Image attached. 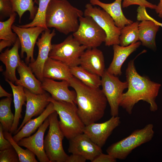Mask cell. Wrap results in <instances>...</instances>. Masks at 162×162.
<instances>
[{"mask_svg": "<svg viewBox=\"0 0 162 162\" xmlns=\"http://www.w3.org/2000/svg\"><path fill=\"white\" fill-rule=\"evenodd\" d=\"M51 0H39V6L37 13L32 21L24 25H18L22 28H28L34 26H40L46 29L47 27L46 22V14L48 6Z\"/></svg>", "mask_w": 162, "mask_h": 162, "instance_id": "cell-32", "label": "cell"}, {"mask_svg": "<svg viewBox=\"0 0 162 162\" xmlns=\"http://www.w3.org/2000/svg\"><path fill=\"white\" fill-rule=\"evenodd\" d=\"M69 82L65 80L58 82L51 79L44 78L42 82V88L50 94L54 99L76 104V92L75 90H69Z\"/></svg>", "mask_w": 162, "mask_h": 162, "instance_id": "cell-17", "label": "cell"}, {"mask_svg": "<svg viewBox=\"0 0 162 162\" xmlns=\"http://www.w3.org/2000/svg\"><path fill=\"white\" fill-rule=\"evenodd\" d=\"M85 7L84 16L92 17L105 32L106 37L105 45L110 46L119 44L121 28L116 26L112 17L103 9L93 6L90 3L86 4Z\"/></svg>", "mask_w": 162, "mask_h": 162, "instance_id": "cell-9", "label": "cell"}, {"mask_svg": "<svg viewBox=\"0 0 162 162\" xmlns=\"http://www.w3.org/2000/svg\"><path fill=\"white\" fill-rule=\"evenodd\" d=\"M138 21L127 25L121 28L119 38V44L126 46L139 40Z\"/></svg>", "mask_w": 162, "mask_h": 162, "instance_id": "cell-29", "label": "cell"}, {"mask_svg": "<svg viewBox=\"0 0 162 162\" xmlns=\"http://www.w3.org/2000/svg\"><path fill=\"white\" fill-rule=\"evenodd\" d=\"M79 22L78 28L72 35L81 45L87 49L96 48L105 42V32L92 17L82 16Z\"/></svg>", "mask_w": 162, "mask_h": 162, "instance_id": "cell-7", "label": "cell"}, {"mask_svg": "<svg viewBox=\"0 0 162 162\" xmlns=\"http://www.w3.org/2000/svg\"><path fill=\"white\" fill-rule=\"evenodd\" d=\"M132 5H137L139 6L155 9L157 5L152 4L146 0H122V6L123 8H127Z\"/></svg>", "mask_w": 162, "mask_h": 162, "instance_id": "cell-36", "label": "cell"}, {"mask_svg": "<svg viewBox=\"0 0 162 162\" xmlns=\"http://www.w3.org/2000/svg\"><path fill=\"white\" fill-rule=\"evenodd\" d=\"M122 1L115 0L112 3H106L99 0H89L92 5L98 6L106 11L113 20L116 26L121 28L133 22L124 14L122 10Z\"/></svg>", "mask_w": 162, "mask_h": 162, "instance_id": "cell-23", "label": "cell"}, {"mask_svg": "<svg viewBox=\"0 0 162 162\" xmlns=\"http://www.w3.org/2000/svg\"><path fill=\"white\" fill-rule=\"evenodd\" d=\"M17 70L20 78L15 83L16 85H21L35 94L45 92L42 87V82L34 75L31 68L23 61L21 60Z\"/></svg>", "mask_w": 162, "mask_h": 162, "instance_id": "cell-21", "label": "cell"}, {"mask_svg": "<svg viewBox=\"0 0 162 162\" xmlns=\"http://www.w3.org/2000/svg\"><path fill=\"white\" fill-rule=\"evenodd\" d=\"M12 29L17 34L20 44V56L24 57L26 53V57L25 61L26 64L34 62V51L35 44L40 34L46 29L40 26L22 28L15 25H12Z\"/></svg>", "mask_w": 162, "mask_h": 162, "instance_id": "cell-11", "label": "cell"}, {"mask_svg": "<svg viewBox=\"0 0 162 162\" xmlns=\"http://www.w3.org/2000/svg\"><path fill=\"white\" fill-rule=\"evenodd\" d=\"M86 160L80 155L72 154L69 156L66 162H85Z\"/></svg>", "mask_w": 162, "mask_h": 162, "instance_id": "cell-39", "label": "cell"}, {"mask_svg": "<svg viewBox=\"0 0 162 162\" xmlns=\"http://www.w3.org/2000/svg\"><path fill=\"white\" fill-rule=\"evenodd\" d=\"M17 14L14 12L7 20L0 21V39L9 41L13 44L18 38L16 33L13 32L12 30V27L15 21Z\"/></svg>", "mask_w": 162, "mask_h": 162, "instance_id": "cell-33", "label": "cell"}, {"mask_svg": "<svg viewBox=\"0 0 162 162\" xmlns=\"http://www.w3.org/2000/svg\"><path fill=\"white\" fill-rule=\"evenodd\" d=\"M0 162H20L18 155L13 147L7 149L0 150Z\"/></svg>", "mask_w": 162, "mask_h": 162, "instance_id": "cell-34", "label": "cell"}, {"mask_svg": "<svg viewBox=\"0 0 162 162\" xmlns=\"http://www.w3.org/2000/svg\"><path fill=\"white\" fill-rule=\"evenodd\" d=\"M43 76L44 78L68 82L74 76L69 66L60 61L50 57L44 64Z\"/></svg>", "mask_w": 162, "mask_h": 162, "instance_id": "cell-22", "label": "cell"}, {"mask_svg": "<svg viewBox=\"0 0 162 162\" xmlns=\"http://www.w3.org/2000/svg\"><path fill=\"white\" fill-rule=\"evenodd\" d=\"M101 86L110 106L111 116H118L120 100L124 90L128 88V82L121 81L106 70L101 77Z\"/></svg>", "mask_w": 162, "mask_h": 162, "instance_id": "cell-10", "label": "cell"}, {"mask_svg": "<svg viewBox=\"0 0 162 162\" xmlns=\"http://www.w3.org/2000/svg\"><path fill=\"white\" fill-rule=\"evenodd\" d=\"M80 65L100 77L106 70L103 53L97 48L87 49L80 57Z\"/></svg>", "mask_w": 162, "mask_h": 162, "instance_id": "cell-18", "label": "cell"}, {"mask_svg": "<svg viewBox=\"0 0 162 162\" xmlns=\"http://www.w3.org/2000/svg\"><path fill=\"white\" fill-rule=\"evenodd\" d=\"M69 82L76 92L78 113L85 126L101 119L108 102L102 89L88 86L74 76Z\"/></svg>", "mask_w": 162, "mask_h": 162, "instance_id": "cell-2", "label": "cell"}, {"mask_svg": "<svg viewBox=\"0 0 162 162\" xmlns=\"http://www.w3.org/2000/svg\"><path fill=\"white\" fill-rule=\"evenodd\" d=\"M4 137L11 143L16 152L20 162H38L35 154L28 148L23 149L13 139L12 133L10 132L4 131Z\"/></svg>", "mask_w": 162, "mask_h": 162, "instance_id": "cell-31", "label": "cell"}, {"mask_svg": "<svg viewBox=\"0 0 162 162\" xmlns=\"http://www.w3.org/2000/svg\"><path fill=\"white\" fill-rule=\"evenodd\" d=\"M116 161V159L110 154L102 153L97 156L92 162H115Z\"/></svg>", "mask_w": 162, "mask_h": 162, "instance_id": "cell-38", "label": "cell"}, {"mask_svg": "<svg viewBox=\"0 0 162 162\" xmlns=\"http://www.w3.org/2000/svg\"><path fill=\"white\" fill-rule=\"evenodd\" d=\"M70 68L73 76L86 85L95 88H100L101 86V78L99 76L92 73L81 66Z\"/></svg>", "mask_w": 162, "mask_h": 162, "instance_id": "cell-27", "label": "cell"}, {"mask_svg": "<svg viewBox=\"0 0 162 162\" xmlns=\"http://www.w3.org/2000/svg\"><path fill=\"white\" fill-rule=\"evenodd\" d=\"M160 27L150 20L142 21L139 23V40L142 46L153 50L156 49V36Z\"/></svg>", "mask_w": 162, "mask_h": 162, "instance_id": "cell-25", "label": "cell"}, {"mask_svg": "<svg viewBox=\"0 0 162 162\" xmlns=\"http://www.w3.org/2000/svg\"><path fill=\"white\" fill-rule=\"evenodd\" d=\"M134 60H131L128 63L125 72L128 89L123 93L119 106L130 115L135 104L142 100L149 104L151 111L155 112L158 108L155 100L161 85L151 81L148 76L140 75L136 69Z\"/></svg>", "mask_w": 162, "mask_h": 162, "instance_id": "cell-1", "label": "cell"}, {"mask_svg": "<svg viewBox=\"0 0 162 162\" xmlns=\"http://www.w3.org/2000/svg\"><path fill=\"white\" fill-rule=\"evenodd\" d=\"M84 12L72 5L67 0H51L47 9L46 22L47 28H54L67 35L78 29L79 18Z\"/></svg>", "mask_w": 162, "mask_h": 162, "instance_id": "cell-3", "label": "cell"}, {"mask_svg": "<svg viewBox=\"0 0 162 162\" xmlns=\"http://www.w3.org/2000/svg\"><path fill=\"white\" fill-rule=\"evenodd\" d=\"M121 123L120 118L112 116L107 121L101 123L94 122L86 125L83 133L99 147L102 148L113 130Z\"/></svg>", "mask_w": 162, "mask_h": 162, "instance_id": "cell-13", "label": "cell"}, {"mask_svg": "<svg viewBox=\"0 0 162 162\" xmlns=\"http://www.w3.org/2000/svg\"><path fill=\"white\" fill-rule=\"evenodd\" d=\"M48 100L53 104L59 116V125L65 137L69 140L83 133L85 125L78 114L75 104L57 100L51 96Z\"/></svg>", "mask_w": 162, "mask_h": 162, "instance_id": "cell-4", "label": "cell"}, {"mask_svg": "<svg viewBox=\"0 0 162 162\" xmlns=\"http://www.w3.org/2000/svg\"><path fill=\"white\" fill-rule=\"evenodd\" d=\"M14 12L16 13L19 17V22L23 15L26 11H29V19L33 20L38 11V8L34 5L33 0H10Z\"/></svg>", "mask_w": 162, "mask_h": 162, "instance_id": "cell-30", "label": "cell"}, {"mask_svg": "<svg viewBox=\"0 0 162 162\" xmlns=\"http://www.w3.org/2000/svg\"><path fill=\"white\" fill-rule=\"evenodd\" d=\"M56 34L55 29L51 32L48 28L43 32L40 37L38 38L36 43L38 50L37 58L34 62L30 63L28 64L35 76L41 82L44 78L43 76L44 66L49 57L52 48L51 40Z\"/></svg>", "mask_w": 162, "mask_h": 162, "instance_id": "cell-12", "label": "cell"}, {"mask_svg": "<svg viewBox=\"0 0 162 162\" xmlns=\"http://www.w3.org/2000/svg\"><path fill=\"white\" fill-rule=\"evenodd\" d=\"M160 2L158 5H157L155 10L158 16L162 18V0H159Z\"/></svg>", "mask_w": 162, "mask_h": 162, "instance_id": "cell-41", "label": "cell"}, {"mask_svg": "<svg viewBox=\"0 0 162 162\" xmlns=\"http://www.w3.org/2000/svg\"><path fill=\"white\" fill-rule=\"evenodd\" d=\"M55 111L53 104L50 102L38 116L35 118L30 119L13 136L14 140L17 143L22 139L30 136L39 128L49 116Z\"/></svg>", "mask_w": 162, "mask_h": 162, "instance_id": "cell-24", "label": "cell"}, {"mask_svg": "<svg viewBox=\"0 0 162 162\" xmlns=\"http://www.w3.org/2000/svg\"><path fill=\"white\" fill-rule=\"evenodd\" d=\"M13 44L10 41L4 40H1L0 42V52H2L3 50L7 47L11 46Z\"/></svg>", "mask_w": 162, "mask_h": 162, "instance_id": "cell-40", "label": "cell"}, {"mask_svg": "<svg viewBox=\"0 0 162 162\" xmlns=\"http://www.w3.org/2000/svg\"><path fill=\"white\" fill-rule=\"evenodd\" d=\"M12 94H11L7 92L3 88L2 86L0 85V97L1 98L3 97H11Z\"/></svg>", "mask_w": 162, "mask_h": 162, "instance_id": "cell-42", "label": "cell"}, {"mask_svg": "<svg viewBox=\"0 0 162 162\" xmlns=\"http://www.w3.org/2000/svg\"><path fill=\"white\" fill-rule=\"evenodd\" d=\"M141 44V42L137 41L126 46L117 44L113 45V58L106 70L110 74L116 76L121 75V68L123 63L128 57Z\"/></svg>", "mask_w": 162, "mask_h": 162, "instance_id": "cell-20", "label": "cell"}, {"mask_svg": "<svg viewBox=\"0 0 162 162\" xmlns=\"http://www.w3.org/2000/svg\"><path fill=\"white\" fill-rule=\"evenodd\" d=\"M49 125L48 117L34 134L23 138L17 142L21 146L25 147L32 152L40 162H50L44 147V135Z\"/></svg>", "mask_w": 162, "mask_h": 162, "instance_id": "cell-15", "label": "cell"}, {"mask_svg": "<svg viewBox=\"0 0 162 162\" xmlns=\"http://www.w3.org/2000/svg\"><path fill=\"white\" fill-rule=\"evenodd\" d=\"M24 90L26 101L25 114L21 124L15 134L32 117L40 115L50 102L48 100L50 96L46 92L41 94H35L25 88Z\"/></svg>", "mask_w": 162, "mask_h": 162, "instance_id": "cell-16", "label": "cell"}, {"mask_svg": "<svg viewBox=\"0 0 162 162\" xmlns=\"http://www.w3.org/2000/svg\"><path fill=\"white\" fill-rule=\"evenodd\" d=\"M87 49L71 34L62 42L52 44L49 57L60 61L70 68L74 67L80 65V57Z\"/></svg>", "mask_w": 162, "mask_h": 162, "instance_id": "cell-8", "label": "cell"}, {"mask_svg": "<svg viewBox=\"0 0 162 162\" xmlns=\"http://www.w3.org/2000/svg\"><path fill=\"white\" fill-rule=\"evenodd\" d=\"M58 115L55 111L48 117L49 129L44 139V148L50 162H66L69 156L63 147L64 136L59 125Z\"/></svg>", "mask_w": 162, "mask_h": 162, "instance_id": "cell-6", "label": "cell"}, {"mask_svg": "<svg viewBox=\"0 0 162 162\" xmlns=\"http://www.w3.org/2000/svg\"><path fill=\"white\" fill-rule=\"evenodd\" d=\"M154 126L146 125L134 131L127 137L110 145L106 149L107 154L116 159L124 160L136 148L150 141L153 137Z\"/></svg>", "mask_w": 162, "mask_h": 162, "instance_id": "cell-5", "label": "cell"}, {"mask_svg": "<svg viewBox=\"0 0 162 162\" xmlns=\"http://www.w3.org/2000/svg\"><path fill=\"white\" fill-rule=\"evenodd\" d=\"M69 152L80 155L87 160L92 162L102 152L101 148L93 142L86 134L83 133L69 140Z\"/></svg>", "mask_w": 162, "mask_h": 162, "instance_id": "cell-14", "label": "cell"}, {"mask_svg": "<svg viewBox=\"0 0 162 162\" xmlns=\"http://www.w3.org/2000/svg\"><path fill=\"white\" fill-rule=\"evenodd\" d=\"M20 46V41L18 37L11 49L8 48L0 55V60L5 66V70L3 73L5 79L14 83L18 80L16 71L21 60L19 53Z\"/></svg>", "mask_w": 162, "mask_h": 162, "instance_id": "cell-19", "label": "cell"}, {"mask_svg": "<svg viewBox=\"0 0 162 162\" xmlns=\"http://www.w3.org/2000/svg\"><path fill=\"white\" fill-rule=\"evenodd\" d=\"M5 80L10 86L13 93L15 108L14 118L10 132L15 134L17 130L20 119L22 118V106L25 104L26 97L23 87L20 85H15L10 81Z\"/></svg>", "mask_w": 162, "mask_h": 162, "instance_id": "cell-26", "label": "cell"}, {"mask_svg": "<svg viewBox=\"0 0 162 162\" xmlns=\"http://www.w3.org/2000/svg\"><path fill=\"white\" fill-rule=\"evenodd\" d=\"M160 26H161L162 27V23H161L160 24Z\"/></svg>", "mask_w": 162, "mask_h": 162, "instance_id": "cell-43", "label": "cell"}, {"mask_svg": "<svg viewBox=\"0 0 162 162\" xmlns=\"http://www.w3.org/2000/svg\"><path fill=\"white\" fill-rule=\"evenodd\" d=\"M13 12L10 0H0V20L5 17H9Z\"/></svg>", "mask_w": 162, "mask_h": 162, "instance_id": "cell-35", "label": "cell"}, {"mask_svg": "<svg viewBox=\"0 0 162 162\" xmlns=\"http://www.w3.org/2000/svg\"><path fill=\"white\" fill-rule=\"evenodd\" d=\"M12 147L11 143L4 136L3 130L1 124H0V150H3Z\"/></svg>", "mask_w": 162, "mask_h": 162, "instance_id": "cell-37", "label": "cell"}, {"mask_svg": "<svg viewBox=\"0 0 162 162\" xmlns=\"http://www.w3.org/2000/svg\"><path fill=\"white\" fill-rule=\"evenodd\" d=\"M11 97H6L0 101V122L4 131L10 132L14 118L11 108Z\"/></svg>", "mask_w": 162, "mask_h": 162, "instance_id": "cell-28", "label": "cell"}]
</instances>
